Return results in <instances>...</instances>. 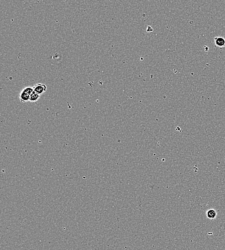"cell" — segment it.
Here are the masks:
<instances>
[{"instance_id": "6da1fadb", "label": "cell", "mask_w": 225, "mask_h": 250, "mask_svg": "<svg viewBox=\"0 0 225 250\" xmlns=\"http://www.w3.org/2000/svg\"><path fill=\"white\" fill-rule=\"evenodd\" d=\"M33 89L35 92L38 93L39 95H41L46 92L47 87L44 84L38 83L35 85L33 87Z\"/></svg>"}, {"instance_id": "7a4b0ae2", "label": "cell", "mask_w": 225, "mask_h": 250, "mask_svg": "<svg viewBox=\"0 0 225 250\" xmlns=\"http://www.w3.org/2000/svg\"><path fill=\"white\" fill-rule=\"evenodd\" d=\"M215 44L219 48L225 47V39L222 37H216L214 39Z\"/></svg>"}, {"instance_id": "3957f363", "label": "cell", "mask_w": 225, "mask_h": 250, "mask_svg": "<svg viewBox=\"0 0 225 250\" xmlns=\"http://www.w3.org/2000/svg\"><path fill=\"white\" fill-rule=\"evenodd\" d=\"M19 98L20 101L22 103H27L30 102V95L27 92H24L23 91H21L19 94Z\"/></svg>"}, {"instance_id": "277c9868", "label": "cell", "mask_w": 225, "mask_h": 250, "mask_svg": "<svg viewBox=\"0 0 225 250\" xmlns=\"http://www.w3.org/2000/svg\"><path fill=\"white\" fill-rule=\"evenodd\" d=\"M40 96L41 95H39L34 91L32 94L30 95V102L31 103H36V102H38L40 98Z\"/></svg>"}, {"instance_id": "5b68a950", "label": "cell", "mask_w": 225, "mask_h": 250, "mask_svg": "<svg viewBox=\"0 0 225 250\" xmlns=\"http://www.w3.org/2000/svg\"><path fill=\"white\" fill-rule=\"evenodd\" d=\"M207 217L210 219H215L217 217V212L214 210H209L207 213Z\"/></svg>"}, {"instance_id": "8992f818", "label": "cell", "mask_w": 225, "mask_h": 250, "mask_svg": "<svg viewBox=\"0 0 225 250\" xmlns=\"http://www.w3.org/2000/svg\"><path fill=\"white\" fill-rule=\"evenodd\" d=\"M22 91L27 92L30 95L32 94V92H34V90H33V87H27L23 89Z\"/></svg>"}, {"instance_id": "52a82bcc", "label": "cell", "mask_w": 225, "mask_h": 250, "mask_svg": "<svg viewBox=\"0 0 225 250\" xmlns=\"http://www.w3.org/2000/svg\"><path fill=\"white\" fill-rule=\"evenodd\" d=\"M153 31V28L151 26H148L147 28V32H152Z\"/></svg>"}]
</instances>
